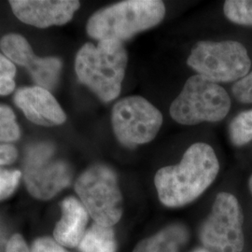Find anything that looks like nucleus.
<instances>
[{
	"label": "nucleus",
	"instance_id": "obj_10",
	"mask_svg": "<svg viewBox=\"0 0 252 252\" xmlns=\"http://www.w3.org/2000/svg\"><path fill=\"white\" fill-rule=\"evenodd\" d=\"M0 48L9 60L26 66L39 87L51 90L56 85L62 67L59 59L35 57L27 39L17 34L3 36L0 41Z\"/></svg>",
	"mask_w": 252,
	"mask_h": 252
},
{
	"label": "nucleus",
	"instance_id": "obj_6",
	"mask_svg": "<svg viewBox=\"0 0 252 252\" xmlns=\"http://www.w3.org/2000/svg\"><path fill=\"white\" fill-rule=\"evenodd\" d=\"M187 63L197 75L218 84L236 82L252 67L247 49L234 40L200 41L191 49Z\"/></svg>",
	"mask_w": 252,
	"mask_h": 252
},
{
	"label": "nucleus",
	"instance_id": "obj_24",
	"mask_svg": "<svg viewBox=\"0 0 252 252\" xmlns=\"http://www.w3.org/2000/svg\"><path fill=\"white\" fill-rule=\"evenodd\" d=\"M6 252H30L27 243L20 234H14L8 242Z\"/></svg>",
	"mask_w": 252,
	"mask_h": 252
},
{
	"label": "nucleus",
	"instance_id": "obj_8",
	"mask_svg": "<svg viewBox=\"0 0 252 252\" xmlns=\"http://www.w3.org/2000/svg\"><path fill=\"white\" fill-rule=\"evenodd\" d=\"M111 125L120 143L135 148L153 141L162 125L161 111L139 95L118 101L111 112Z\"/></svg>",
	"mask_w": 252,
	"mask_h": 252
},
{
	"label": "nucleus",
	"instance_id": "obj_13",
	"mask_svg": "<svg viewBox=\"0 0 252 252\" xmlns=\"http://www.w3.org/2000/svg\"><path fill=\"white\" fill-rule=\"evenodd\" d=\"M89 214L81 201L67 197L62 203V218L54 231L55 241L59 245L75 248L79 247L86 232Z\"/></svg>",
	"mask_w": 252,
	"mask_h": 252
},
{
	"label": "nucleus",
	"instance_id": "obj_22",
	"mask_svg": "<svg viewBox=\"0 0 252 252\" xmlns=\"http://www.w3.org/2000/svg\"><path fill=\"white\" fill-rule=\"evenodd\" d=\"M31 252H67L61 245L49 237L38 238L33 244Z\"/></svg>",
	"mask_w": 252,
	"mask_h": 252
},
{
	"label": "nucleus",
	"instance_id": "obj_19",
	"mask_svg": "<svg viewBox=\"0 0 252 252\" xmlns=\"http://www.w3.org/2000/svg\"><path fill=\"white\" fill-rule=\"evenodd\" d=\"M16 68L14 64L3 54H0V94L6 95L15 88L14 77Z\"/></svg>",
	"mask_w": 252,
	"mask_h": 252
},
{
	"label": "nucleus",
	"instance_id": "obj_12",
	"mask_svg": "<svg viewBox=\"0 0 252 252\" xmlns=\"http://www.w3.org/2000/svg\"><path fill=\"white\" fill-rule=\"evenodd\" d=\"M14 101L27 119L38 126H59L66 120L54 95L42 87L22 88L15 94Z\"/></svg>",
	"mask_w": 252,
	"mask_h": 252
},
{
	"label": "nucleus",
	"instance_id": "obj_25",
	"mask_svg": "<svg viewBox=\"0 0 252 252\" xmlns=\"http://www.w3.org/2000/svg\"><path fill=\"white\" fill-rule=\"evenodd\" d=\"M249 188H250V190L252 193V177L250 178V180H249Z\"/></svg>",
	"mask_w": 252,
	"mask_h": 252
},
{
	"label": "nucleus",
	"instance_id": "obj_26",
	"mask_svg": "<svg viewBox=\"0 0 252 252\" xmlns=\"http://www.w3.org/2000/svg\"><path fill=\"white\" fill-rule=\"evenodd\" d=\"M193 252H209L208 250L207 249H199V250H196V251H194Z\"/></svg>",
	"mask_w": 252,
	"mask_h": 252
},
{
	"label": "nucleus",
	"instance_id": "obj_4",
	"mask_svg": "<svg viewBox=\"0 0 252 252\" xmlns=\"http://www.w3.org/2000/svg\"><path fill=\"white\" fill-rule=\"evenodd\" d=\"M231 108V98L221 86L194 75L185 82L183 89L170 106L171 117L180 125L217 123L223 120Z\"/></svg>",
	"mask_w": 252,
	"mask_h": 252
},
{
	"label": "nucleus",
	"instance_id": "obj_23",
	"mask_svg": "<svg viewBox=\"0 0 252 252\" xmlns=\"http://www.w3.org/2000/svg\"><path fill=\"white\" fill-rule=\"evenodd\" d=\"M18 157L17 150L9 144L0 145V165L10 164Z\"/></svg>",
	"mask_w": 252,
	"mask_h": 252
},
{
	"label": "nucleus",
	"instance_id": "obj_17",
	"mask_svg": "<svg viewBox=\"0 0 252 252\" xmlns=\"http://www.w3.org/2000/svg\"><path fill=\"white\" fill-rule=\"evenodd\" d=\"M224 14L228 20L240 26L252 27V1L228 0L223 6Z\"/></svg>",
	"mask_w": 252,
	"mask_h": 252
},
{
	"label": "nucleus",
	"instance_id": "obj_3",
	"mask_svg": "<svg viewBox=\"0 0 252 252\" xmlns=\"http://www.w3.org/2000/svg\"><path fill=\"white\" fill-rule=\"evenodd\" d=\"M165 6L159 0H126L100 9L91 16L86 30L98 40L123 42L159 25Z\"/></svg>",
	"mask_w": 252,
	"mask_h": 252
},
{
	"label": "nucleus",
	"instance_id": "obj_21",
	"mask_svg": "<svg viewBox=\"0 0 252 252\" xmlns=\"http://www.w3.org/2000/svg\"><path fill=\"white\" fill-rule=\"evenodd\" d=\"M234 98L243 104H252V71L241 80L234 82L232 87Z\"/></svg>",
	"mask_w": 252,
	"mask_h": 252
},
{
	"label": "nucleus",
	"instance_id": "obj_9",
	"mask_svg": "<svg viewBox=\"0 0 252 252\" xmlns=\"http://www.w3.org/2000/svg\"><path fill=\"white\" fill-rule=\"evenodd\" d=\"M24 178L32 196L49 200L70 184L72 170L66 162L55 158L53 146L38 143L27 149Z\"/></svg>",
	"mask_w": 252,
	"mask_h": 252
},
{
	"label": "nucleus",
	"instance_id": "obj_18",
	"mask_svg": "<svg viewBox=\"0 0 252 252\" xmlns=\"http://www.w3.org/2000/svg\"><path fill=\"white\" fill-rule=\"evenodd\" d=\"M20 135V127L13 111L9 107L0 105V142L17 140Z\"/></svg>",
	"mask_w": 252,
	"mask_h": 252
},
{
	"label": "nucleus",
	"instance_id": "obj_14",
	"mask_svg": "<svg viewBox=\"0 0 252 252\" xmlns=\"http://www.w3.org/2000/svg\"><path fill=\"white\" fill-rule=\"evenodd\" d=\"M188 238V230L184 226L172 224L141 240L133 252H180Z\"/></svg>",
	"mask_w": 252,
	"mask_h": 252
},
{
	"label": "nucleus",
	"instance_id": "obj_1",
	"mask_svg": "<svg viewBox=\"0 0 252 252\" xmlns=\"http://www.w3.org/2000/svg\"><path fill=\"white\" fill-rule=\"evenodd\" d=\"M220 163L210 145L192 144L178 164L159 169L154 185L163 206L181 207L198 198L216 180Z\"/></svg>",
	"mask_w": 252,
	"mask_h": 252
},
{
	"label": "nucleus",
	"instance_id": "obj_7",
	"mask_svg": "<svg viewBox=\"0 0 252 252\" xmlns=\"http://www.w3.org/2000/svg\"><path fill=\"white\" fill-rule=\"evenodd\" d=\"M242 208L236 197L220 192L201 226L200 241L211 252H242L245 244Z\"/></svg>",
	"mask_w": 252,
	"mask_h": 252
},
{
	"label": "nucleus",
	"instance_id": "obj_16",
	"mask_svg": "<svg viewBox=\"0 0 252 252\" xmlns=\"http://www.w3.org/2000/svg\"><path fill=\"white\" fill-rule=\"evenodd\" d=\"M229 137L236 147L252 141V109L242 111L233 119L229 126Z\"/></svg>",
	"mask_w": 252,
	"mask_h": 252
},
{
	"label": "nucleus",
	"instance_id": "obj_20",
	"mask_svg": "<svg viewBox=\"0 0 252 252\" xmlns=\"http://www.w3.org/2000/svg\"><path fill=\"white\" fill-rule=\"evenodd\" d=\"M21 176L22 174L18 170L0 168V200L8 198L14 192Z\"/></svg>",
	"mask_w": 252,
	"mask_h": 252
},
{
	"label": "nucleus",
	"instance_id": "obj_11",
	"mask_svg": "<svg viewBox=\"0 0 252 252\" xmlns=\"http://www.w3.org/2000/svg\"><path fill=\"white\" fill-rule=\"evenodd\" d=\"M13 13L25 24L45 28L52 26H62L72 19L81 3L74 0L57 1H9Z\"/></svg>",
	"mask_w": 252,
	"mask_h": 252
},
{
	"label": "nucleus",
	"instance_id": "obj_2",
	"mask_svg": "<svg viewBox=\"0 0 252 252\" xmlns=\"http://www.w3.org/2000/svg\"><path fill=\"white\" fill-rule=\"evenodd\" d=\"M128 56L123 42L102 40L97 45L86 43L78 52L75 70L81 83L100 99L110 102L122 91Z\"/></svg>",
	"mask_w": 252,
	"mask_h": 252
},
{
	"label": "nucleus",
	"instance_id": "obj_15",
	"mask_svg": "<svg viewBox=\"0 0 252 252\" xmlns=\"http://www.w3.org/2000/svg\"><path fill=\"white\" fill-rule=\"evenodd\" d=\"M81 252H116L117 243L112 227L94 222L79 245Z\"/></svg>",
	"mask_w": 252,
	"mask_h": 252
},
{
	"label": "nucleus",
	"instance_id": "obj_5",
	"mask_svg": "<svg viewBox=\"0 0 252 252\" xmlns=\"http://www.w3.org/2000/svg\"><path fill=\"white\" fill-rule=\"evenodd\" d=\"M75 189L94 222L112 227L124 212L117 175L108 165L96 163L76 180Z\"/></svg>",
	"mask_w": 252,
	"mask_h": 252
}]
</instances>
